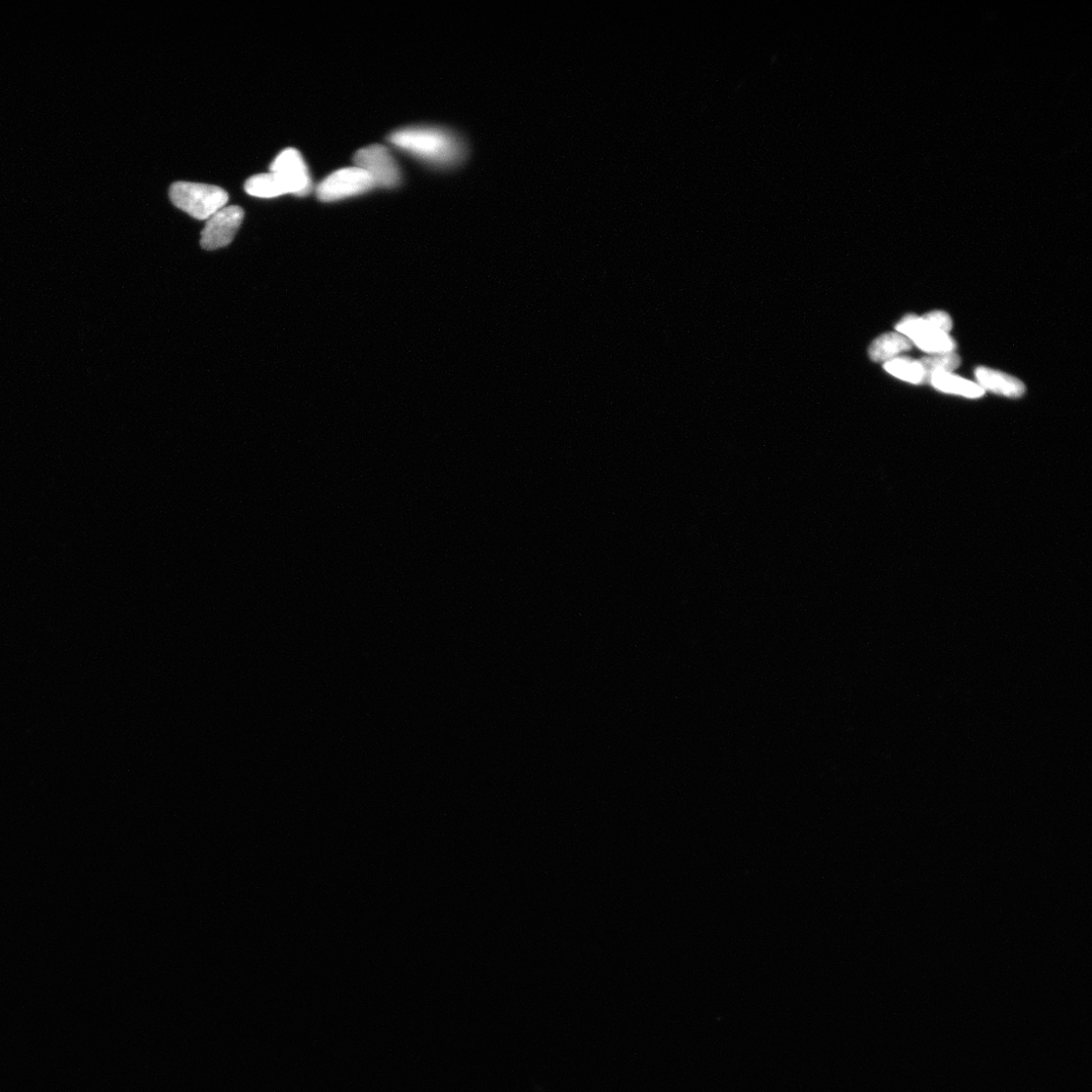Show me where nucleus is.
Instances as JSON below:
<instances>
[{"mask_svg":"<svg viewBox=\"0 0 1092 1092\" xmlns=\"http://www.w3.org/2000/svg\"><path fill=\"white\" fill-rule=\"evenodd\" d=\"M172 204L197 220H209L227 206L228 192L220 186L177 181L170 189Z\"/></svg>","mask_w":1092,"mask_h":1092,"instance_id":"nucleus-2","label":"nucleus"},{"mask_svg":"<svg viewBox=\"0 0 1092 1092\" xmlns=\"http://www.w3.org/2000/svg\"><path fill=\"white\" fill-rule=\"evenodd\" d=\"M270 172L280 179L286 194L305 197L313 188V182L302 154L295 148L282 151L272 162Z\"/></svg>","mask_w":1092,"mask_h":1092,"instance_id":"nucleus-5","label":"nucleus"},{"mask_svg":"<svg viewBox=\"0 0 1092 1092\" xmlns=\"http://www.w3.org/2000/svg\"><path fill=\"white\" fill-rule=\"evenodd\" d=\"M244 219V210L239 206H226L214 214L202 231L201 246L216 250L232 243Z\"/></svg>","mask_w":1092,"mask_h":1092,"instance_id":"nucleus-6","label":"nucleus"},{"mask_svg":"<svg viewBox=\"0 0 1092 1092\" xmlns=\"http://www.w3.org/2000/svg\"><path fill=\"white\" fill-rule=\"evenodd\" d=\"M896 330L930 355L953 353L956 347L955 341L948 333L932 329L922 317L916 315L905 317L896 325Z\"/></svg>","mask_w":1092,"mask_h":1092,"instance_id":"nucleus-7","label":"nucleus"},{"mask_svg":"<svg viewBox=\"0 0 1092 1092\" xmlns=\"http://www.w3.org/2000/svg\"><path fill=\"white\" fill-rule=\"evenodd\" d=\"M244 189L249 196L259 199H273L286 194L280 179L273 172L260 173L249 177L245 182Z\"/></svg>","mask_w":1092,"mask_h":1092,"instance_id":"nucleus-11","label":"nucleus"},{"mask_svg":"<svg viewBox=\"0 0 1092 1092\" xmlns=\"http://www.w3.org/2000/svg\"><path fill=\"white\" fill-rule=\"evenodd\" d=\"M929 382L940 391L964 396L967 398H981L985 395V389L977 383L954 375L952 374H938L931 376Z\"/></svg>","mask_w":1092,"mask_h":1092,"instance_id":"nucleus-10","label":"nucleus"},{"mask_svg":"<svg viewBox=\"0 0 1092 1092\" xmlns=\"http://www.w3.org/2000/svg\"><path fill=\"white\" fill-rule=\"evenodd\" d=\"M922 319L934 330L948 333L951 331L953 323L951 317L942 310H934L922 316Z\"/></svg>","mask_w":1092,"mask_h":1092,"instance_id":"nucleus-14","label":"nucleus"},{"mask_svg":"<svg viewBox=\"0 0 1092 1092\" xmlns=\"http://www.w3.org/2000/svg\"><path fill=\"white\" fill-rule=\"evenodd\" d=\"M388 141L413 158L441 169L460 165L467 153L459 136L438 127H406L389 135Z\"/></svg>","mask_w":1092,"mask_h":1092,"instance_id":"nucleus-1","label":"nucleus"},{"mask_svg":"<svg viewBox=\"0 0 1092 1092\" xmlns=\"http://www.w3.org/2000/svg\"><path fill=\"white\" fill-rule=\"evenodd\" d=\"M375 187L374 180L360 168H346L327 176L317 187V197L322 202H336L370 191Z\"/></svg>","mask_w":1092,"mask_h":1092,"instance_id":"nucleus-4","label":"nucleus"},{"mask_svg":"<svg viewBox=\"0 0 1092 1092\" xmlns=\"http://www.w3.org/2000/svg\"><path fill=\"white\" fill-rule=\"evenodd\" d=\"M919 363L924 372L925 382H929L934 375L951 374L960 366L961 360L956 354L949 353L932 355L920 360Z\"/></svg>","mask_w":1092,"mask_h":1092,"instance_id":"nucleus-13","label":"nucleus"},{"mask_svg":"<svg viewBox=\"0 0 1092 1092\" xmlns=\"http://www.w3.org/2000/svg\"><path fill=\"white\" fill-rule=\"evenodd\" d=\"M884 369L897 378L912 382L924 383V372L919 361L907 358H896L884 364Z\"/></svg>","mask_w":1092,"mask_h":1092,"instance_id":"nucleus-12","label":"nucleus"},{"mask_svg":"<svg viewBox=\"0 0 1092 1092\" xmlns=\"http://www.w3.org/2000/svg\"><path fill=\"white\" fill-rule=\"evenodd\" d=\"M355 167L370 174L375 186L392 188L402 180L401 170L389 150L382 145H371L357 152Z\"/></svg>","mask_w":1092,"mask_h":1092,"instance_id":"nucleus-3","label":"nucleus"},{"mask_svg":"<svg viewBox=\"0 0 1092 1092\" xmlns=\"http://www.w3.org/2000/svg\"><path fill=\"white\" fill-rule=\"evenodd\" d=\"M913 347V342L905 335L895 332L887 333L877 338L869 348V357L873 362H888L900 355L907 353Z\"/></svg>","mask_w":1092,"mask_h":1092,"instance_id":"nucleus-9","label":"nucleus"},{"mask_svg":"<svg viewBox=\"0 0 1092 1092\" xmlns=\"http://www.w3.org/2000/svg\"><path fill=\"white\" fill-rule=\"evenodd\" d=\"M975 376L984 389L1008 398L1022 397L1026 391L1020 379L994 370L979 368Z\"/></svg>","mask_w":1092,"mask_h":1092,"instance_id":"nucleus-8","label":"nucleus"}]
</instances>
